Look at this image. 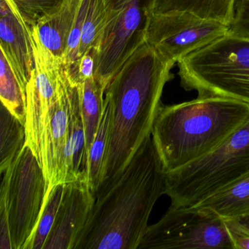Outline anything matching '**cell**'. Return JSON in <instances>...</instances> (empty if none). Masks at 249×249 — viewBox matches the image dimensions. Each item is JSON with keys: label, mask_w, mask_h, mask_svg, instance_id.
I'll list each match as a JSON object with an SVG mask.
<instances>
[{"label": "cell", "mask_w": 249, "mask_h": 249, "mask_svg": "<svg viewBox=\"0 0 249 249\" xmlns=\"http://www.w3.org/2000/svg\"><path fill=\"white\" fill-rule=\"evenodd\" d=\"M166 176L151 135L123 170L103 182L73 249H138Z\"/></svg>", "instance_id": "1"}, {"label": "cell", "mask_w": 249, "mask_h": 249, "mask_svg": "<svg viewBox=\"0 0 249 249\" xmlns=\"http://www.w3.org/2000/svg\"><path fill=\"white\" fill-rule=\"evenodd\" d=\"M175 65L145 42L110 81L105 94L111 119L101 183L123 170L151 135L164 86L174 77L171 70Z\"/></svg>", "instance_id": "2"}, {"label": "cell", "mask_w": 249, "mask_h": 249, "mask_svg": "<svg viewBox=\"0 0 249 249\" xmlns=\"http://www.w3.org/2000/svg\"><path fill=\"white\" fill-rule=\"evenodd\" d=\"M249 119V105L218 96L164 106L151 138L166 173L180 170L215 151Z\"/></svg>", "instance_id": "3"}, {"label": "cell", "mask_w": 249, "mask_h": 249, "mask_svg": "<svg viewBox=\"0 0 249 249\" xmlns=\"http://www.w3.org/2000/svg\"><path fill=\"white\" fill-rule=\"evenodd\" d=\"M177 65L180 85L186 91L249 105V37L228 32Z\"/></svg>", "instance_id": "4"}, {"label": "cell", "mask_w": 249, "mask_h": 249, "mask_svg": "<svg viewBox=\"0 0 249 249\" xmlns=\"http://www.w3.org/2000/svg\"><path fill=\"white\" fill-rule=\"evenodd\" d=\"M249 175V119L222 145L166 176L171 204L193 207Z\"/></svg>", "instance_id": "5"}, {"label": "cell", "mask_w": 249, "mask_h": 249, "mask_svg": "<svg viewBox=\"0 0 249 249\" xmlns=\"http://www.w3.org/2000/svg\"><path fill=\"white\" fill-rule=\"evenodd\" d=\"M154 0H105L106 21L93 51L94 78L106 91L113 77L146 42Z\"/></svg>", "instance_id": "6"}, {"label": "cell", "mask_w": 249, "mask_h": 249, "mask_svg": "<svg viewBox=\"0 0 249 249\" xmlns=\"http://www.w3.org/2000/svg\"><path fill=\"white\" fill-rule=\"evenodd\" d=\"M2 175L0 205L8 211L13 249H25L43 211L46 196L43 170L26 145Z\"/></svg>", "instance_id": "7"}, {"label": "cell", "mask_w": 249, "mask_h": 249, "mask_svg": "<svg viewBox=\"0 0 249 249\" xmlns=\"http://www.w3.org/2000/svg\"><path fill=\"white\" fill-rule=\"evenodd\" d=\"M234 249L224 219L195 207L171 204L148 226L138 249Z\"/></svg>", "instance_id": "8"}, {"label": "cell", "mask_w": 249, "mask_h": 249, "mask_svg": "<svg viewBox=\"0 0 249 249\" xmlns=\"http://www.w3.org/2000/svg\"><path fill=\"white\" fill-rule=\"evenodd\" d=\"M230 27L192 13L174 11L152 14L146 42L170 62L178 64L229 32Z\"/></svg>", "instance_id": "9"}, {"label": "cell", "mask_w": 249, "mask_h": 249, "mask_svg": "<svg viewBox=\"0 0 249 249\" xmlns=\"http://www.w3.org/2000/svg\"><path fill=\"white\" fill-rule=\"evenodd\" d=\"M74 86L65 68L58 86L54 113L45 135L40 165L46 180V196L56 185L68 181V146L70 141V107Z\"/></svg>", "instance_id": "10"}, {"label": "cell", "mask_w": 249, "mask_h": 249, "mask_svg": "<svg viewBox=\"0 0 249 249\" xmlns=\"http://www.w3.org/2000/svg\"><path fill=\"white\" fill-rule=\"evenodd\" d=\"M0 49L5 55L23 94L34 70L31 27L13 0H0Z\"/></svg>", "instance_id": "11"}, {"label": "cell", "mask_w": 249, "mask_h": 249, "mask_svg": "<svg viewBox=\"0 0 249 249\" xmlns=\"http://www.w3.org/2000/svg\"><path fill=\"white\" fill-rule=\"evenodd\" d=\"M94 202L85 176L65 183L56 219L43 249H73Z\"/></svg>", "instance_id": "12"}, {"label": "cell", "mask_w": 249, "mask_h": 249, "mask_svg": "<svg viewBox=\"0 0 249 249\" xmlns=\"http://www.w3.org/2000/svg\"><path fill=\"white\" fill-rule=\"evenodd\" d=\"M81 2V0H65L57 11L36 24L43 44L61 59L65 54Z\"/></svg>", "instance_id": "13"}, {"label": "cell", "mask_w": 249, "mask_h": 249, "mask_svg": "<svg viewBox=\"0 0 249 249\" xmlns=\"http://www.w3.org/2000/svg\"><path fill=\"white\" fill-rule=\"evenodd\" d=\"M236 3L237 0H154L153 14L184 11L230 27Z\"/></svg>", "instance_id": "14"}, {"label": "cell", "mask_w": 249, "mask_h": 249, "mask_svg": "<svg viewBox=\"0 0 249 249\" xmlns=\"http://www.w3.org/2000/svg\"><path fill=\"white\" fill-rule=\"evenodd\" d=\"M222 218L249 213V175L195 205Z\"/></svg>", "instance_id": "15"}, {"label": "cell", "mask_w": 249, "mask_h": 249, "mask_svg": "<svg viewBox=\"0 0 249 249\" xmlns=\"http://www.w3.org/2000/svg\"><path fill=\"white\" fill-rule=\"evenodd\" d=\"M77 89L85 130L87 161L90 148L95 138L101 120L106 90L94 78V75L77 86Z\"/></svg>", "instance_id": "16"}, {"label": "cell", "mask_w": 249, "mask_h": 249, "mask_svg": "<svg viewBox=\"0 0 249 249\" xmlns=\"http://www.w3.org/2000/svg\"><path fill=\"white\" fill-rule=\"evenodd\" d=\"M111 107L109 100L104 99V107L101 120L95 138L91 144L87 160L85 176L89 186L93 193L96 192L101 184L102 174L104 168L105 161L108 148L110 138Z\"/></svg>", "instance_id": "17"}, {"label": "cell", "mask_w": 249, "mask_h": 249, "mask_svg": "<svg viewBox=\"0 0 249 249\" xmlns=\"http://www.w3.org/2000/svg\"><path fill=\"white\" fill-rule=\"evenodd\" d=\"M27 143L25 125L1 103L0 108V172L4 173Z\"/></svg>", "instance_id": "18"}, {"label": "cell", "mask_w": 249, "mask_h": 249, "mask_svg": "<svg viewBox=\"0 0 249 249\" xmlns=\"http://www.w3.org/2000/svg\"><path fill=\"white\" fill-rule=\"evenodd\" d=\"M0 99L1 103L25 125L27 97L23 94L5 55L0 53Z\"/></svg>", "instance_id": "19"}, {"label": "cell", "mask_w": 249, "mask_h": 249, "mask_svg": "<svg viewBox=\"0 0 249 249\" xmlns=\"http://www.w3.org/2000/svg\"><path fill=\"white\" fill-rule=\"evenodd\" d=\"M106 21L105 0H88V8L81 30L78 59L87 52L96 49L103 34Z\"/></svg>", "instance_id": "20"}, {"label": "cell", "mask_w": 249, "mask_h": 249, "mask_svg": "<svg viewBox=\"0 0 249 249\" xmlns=\"http://www.w3.org/2000/svg\"><path fill=\"white\" fill-rule=\"evenodd\" d=\"M65 183L56 185L45 198L43 211L37 228L25 249H43L56 219L63 196Z\"/></svg>", "instance_id": "21"}, {"label": "cell", "mask_w": 249, "mask_h": 249, "mask_svg": "<svg viewBox=\"0 0 249 249\" xmlns=\"http://www.w3.org/2000/svg\"><path fill=\"white\" fill-rule=\"evenodd\" d=\"M29 26L36 25L42 18L53 14L65 0H13Z\"/></svg>", "instance_id": "22"}, {"label": "cell", "mask_w": 249, "mask_h": 249, "mask_svg": "<svg viewBox=\"0 0 249 249\" xmlns=\"http://www.w3.org/2000/svg\"><path fill=\"white\" fill-rule=\"evenodd\" d=\"M94 68L95 62L92 50L83 55L72 69L68 71L65 70V71L71 84L74 87H77L86 80L94 76Z\"/></svg>", "instance_id": "23"}, {"label": "cell", "mask_w": 249, "mask_h": 249, "mask_svg": "<svg viewBox=\"0 0 249 249\" xmlns=\"http://www.w3.org/2000/svg\"><path fill=\"white\" fill-rule=\"evenodd\" d=\"M229 33L249 37V0H237Z\"/></svg>", "instance_id": "24"}, {"label": "cell", "mask_w": 249, "mask_h": 249, "mask_svg": "<svg viewBox=\"0 0 249 249\" xmlns=\"http://www.w3.org/2000/svg\"><path fill=\"white\" fill-rule=\"evenodd\" d=\"M234 249H249V229L234 218H223Z\"/></svg>", "instance_id": "25"}, {"label": "cell", "mask_w": 249, "mask_h": 249, "mask_svg": "<svg viewBox=\"0 0 249 249\" xmlns=\"http://www.w3.org/2000/svg\"><path fill=\"white\" fill-rule=\"evenodd\" d=\"M234 218L236 220V221H238L240 224L244 226V227H246V228L249 229V213Z\"/></svg>", "instance_id": "26"}]
</instances>
